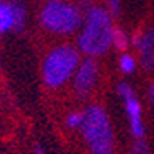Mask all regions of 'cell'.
<instances>
[{
	"label": "cell",
	"instance_id": "cell-15",
	"mask_svg": "<svg viewBox=\"0 0 154 154\" xmlns=\"http://www.w3.org/2000/svg\"><path fill=\"white\" fill-rule=\"evenodd\" d=\"M36 154H46V152H44V149H41V147L37 146V147H36Z\"/></svg>",
	"mask_w": 154,
	"mask_h": 154
},
{
	"label": "cell",
	"instance_id": "cell-4",
	"mask_svg": "<svg viewBox=\"0 0 154 154\" xmlns=\"http://www.w3.org/2000/svg\"><path fill=\"white\" fill-rule=\"evenodd\" d=\"M41 22L54 34H71L83 22L82 10L66 0H49L41 12Z\"/></svg>",
	"mask_w": 154,
	"mask_h": 154
},
{
	"label": "cell",
	"instance_id": "cell-13",
	"mask_svg": "<svg viewBox=\"0 0 154 154\" xmlns=\"http://www.w3.org/2000/svg\"><path fill=\"white\" fill-rule=\"evenodd\" d=\"M110 4V10H112L113 15H119V10H120V0H109Z\"/></svg>",
	"mask_w": 154,
	"mask_h": 154
},
{
	"label": "cell",
	"instance_id": "cell-2",
	"mask_svg": "<svg viewBox=\"0 0 154 154\" xmlns=\"http://www.w3.org/2000/svg\"><path fill=\"white\" fill-rule=\"evenodd\" d=\"M82 134L91 154H113L115 139L109 113L102 105H88L83 110Z\"/></svg>",
	"mask_w": 154,
	"mask_h": 154
},
{
	"label": "cell",
	"instance_id": "cell-14",
	"mask_svg": "<svg viewBox=\"0 0 154 154\" xmlns=\"http://www.w3.org/2000/svg\"><path fill=\"white\" fill-rule=\"evenodd\" d=\"M147 100H149V103L154 105V82L149 85V88H147Z\"/></svg>",
	"mask_w": 154,
	"mask_h": 154
},
{
	"label": "cell",
	"instance_id": "cell-7",
	"mask_svg": "<svg viewBox=\"0 0 154 154\" xmlns=\"http://www.w3.org/2000/svg\"><path fill=\"white\" fill-rule=\"evenodd\" d=\"M24 19H26V12L20 4L15 2H2L0 0V34L14 29V31H20L24 26Z\"/></svg>",
	"mask_w": 154,
	"mask_h": 154
},
{
	"label": "cell",
	"instance_id": "cell-1",
	"mask_svg": "<svg viewBox=\"0 0 154 154\" xmlns=\"http://www.w3.org/2000/svg\"><path fill=\"white\" fill-rule=\"evenodd\" d=\"M112 17L102 7H91L86 12L83 31L78 37V48L83 54L95 58L102 56L112 46Z\"/></svg>",
	"mask_w": 154,
	"mask_h": 154
},
{
	"label": "cell",
	"instance_id": "cell-11",
	"mask_svg": "<svg viewBox=\"0 0 154 154\" xmlns=\"http://www.w3.org/2000/svg\"><path fill=\"white\" fill-rule=\"evenodd\" d=\"M131 154H152V152H151V149H149V144L140 137V139H136V142L132 144Z\"/></svg>",
	"mask_w": 154,
	"mask_h": 154
},
{
	"label": "cell",
	"instance_id": "cell-8",
	"mask_svg": "<svg viewBox=\"0 0 154 154\" xmlns=\"http://www.w3.org/2000/svg\"><path fill=\"white\" fill-rule=\"evenodd\" d=\"M134 44L140 54V64L147 71L154 69V27L146 32H137L134 36Z\"/></svg>",
	"mask_w": 154,
	"mask_h": 154
},
{
	"label": "cell",
	"instance_id": "cell-12",
	"mask_svg": "<svg viewBox=\"0 0 154 154\" xmlns=\"http://www.w3.org/2000/svg\"><path fill=\"white\" fill-rule=\"evenodd\" d=\"M82 122H83V112H71L68 115V119H66V124L71 129H80Z\"/></svg>",
	"mask_w": 154,
	"mask_h": 154
},
{
	"label": "cell",
	"instance_id": "cell-5",
	"mask_svg": "<svg viewBox=\"0 0 154 154\" xmlns=\"http://www.w3.org/2000/svg\"><path fill=\"white\" fill-rule=\"evenodd\" d=\"M117 93L124 100L125 107V115L131 124V132L136 139H140L144 136V122H142V109L137 100L136 93L127 83H119L117 85Z\"/></svg>",
	"mask_w": 154,
	"mask_h": 154
},
{
	"label": "cell",
	"instance_id": "cell-10",
	"mask_svg": "<svg viewBox=\"0 0 154 154\" xmlns=\"http://www.w3.org/2000/svg\"><path fill=\"white\" fill-rule=\"evenodd\" d=\"M119 66H120L122 73L131 75V73H134V69H136V59H134L132 54H129V53H122V54H120V59H119Z\"/></svg>",
	"mask_w": 154,
	"mask_h": 154
},
{
	"label": "cell",
	"instance_id": "cell-9",
	"mask_svg": "<svg viewBox=\"0 0 154 154\" xmlns=\"http://www.w3.org/2000/svg\"><path fill=\"white\" fill-rule=\"evenodd\" d=\"M129 36H127V32L120 27H113V32H112V46L115 48L117 51L120 53H125L127 48H129Z\"/></svg>",
	"mask_w": 154,
	"mask_h": 154
},
{
	"label": "cell",
	"instance_id": "cell-3",
	"mask_svg": "<svg viewBox=\"0 0 154 154\" xmlns=\"http://www.w3.org/2000/svg\"><path fill=\"white\" fill-rule=\"evenodd\" d=\"M80 64L78 49L73 46H58L46 56L42 63V82L49 88H59L73 76Z\"/></svg>",
	"mask_w": 154,
	"mask_h": 154
},
{
	"label": "cell",
	"instance_id": "cell-6",
	"mask_svg": "<svg viewBox=\"0 0 154 154\" xmlns=\"http://www.w3.org/2000/svg\"><path fill=\"white\" fill-rule=\"evenodd\" d=\"M97 80H98V64L95 63L93 58L83 59L78 64V68L75 69V78H73V86L76 90L78 95H86L90 93L91 88L95 86Z\"/></svg>",
	"mask_w": 154,
	"mask_h": 154
}]
</instances>
